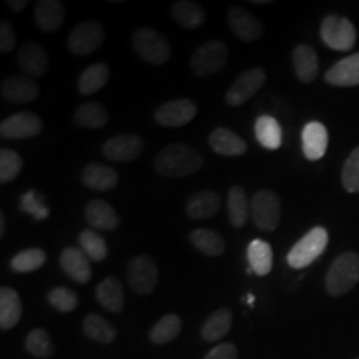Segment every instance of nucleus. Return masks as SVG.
<instances>
[{
  "mask_svg": "<svg viewBox=\"0 0 359 359\" xmlns=\"http://www.w3.org/2000/svg\"><path fill=\"white\" fill-rule=\"evenodd\" d=\"M205 158L195 148L185 143H173L160 151L155 158V170L161 177L183 178L203 167Z\"/></svg>",
  "mask_w": 359,
  "mask_h": 359,
  "instance_id": "f257e3e1",
  "label": "nucleus"
},
{
  "mask_svg": "<svg viewBox=\"0 0 359 359\" xmlns=\"http://www.w3.org/2000/svg\"><path fill=\"white\" fill-rule=\"evenodd\" d=\"M359 283V255L346 251L331 263L325 278L327 294L343 296Z\"/></svg>",
  "mask_w": 359,
  "mask_h": 359,
  "instance_id": "f03ea898",
  "label": "nucleus"
},
{
  "mask_svg": "<svg viewBox=\"0 0 359 359\" xmlns=\"http://www.w3.org/2000/svg\"><path fill=\"white\" fill-rule=\"evenodd\" d=\"M133 48L142 60L154 65L167 64L172 57V47L163 34L151 27H142L133 34Z\"/></svg>",
  "mask_w": 359,
  "mask_h": 359,
  "instance_id": "7ed1b4c3",
  "label": "nucleus"
},
{
  "mask_svg": "<svg viewBox=\"0 0 359 359\" xmlns=\"http://www.w3.org/2000/svg\"><path fill=\"white\" fill-rule=\"evenodd\" d=\"M327 241H330V235H327L326 228H313L290 250L288 257H286L288 264L294 269L309 266V264L316 262L325 253Z\"/></svg>",
  "mask_w": 359,
  "mask_h": 359,
  "instance_id": "20e7f679",
  "label": "nucleus"
},
{
  "mask_svg": "<svg viewBox=\"0 0 359 359\" xmlns=\"http://www.w3.org/2000/svg\"><path fill=\"white\" fill-rule=\"evenodd\" d=\"M251 219L262 231L276 230L281 222L280 196L271 190H259L250 201Z\"/></svg>",
  "mask_w": 359,
  "mask_h": 359,
  "instance_id": "39448f33",
  "label": "nucleus"
},
{
  "mask_svg": "<svg viewBox=\"0 0 359 359\" xmlns=\"http://www.w3.org/2000/svg\"><path fill=\"white\" fill-rule=\"evenodd\" d=\"M228 62V47L218 40H210L200 45L190 58V67L193 74L198 77H210L224 69Z\"/></svg>",
  "mask_w": 359,
  "mask_h": 359,
  "instance_id": "423d86ee",
  "label": "nucleus"
},
{
  "mask_svg": "<svg viewBox=\"0 0 359 359\" xmlns=\"http://www.w3.org/2000/svg\"><path fill=\"white\" fill-rule=\"evenodd\" d=\"M321 40L333 50L348 52L356 43L358 34L351 20L341 15H327L321 22Z\"/></svg>",
  "mask_w": 359,
  "mask_h": 359,
  "instance_id": "0eeeda50",
  "label": "nucleus"
},
{
  "mask_svg": "<svg viewBox=\"0 0 359 359\" xmlns=\"http://www.w3.org/2000/svg\"><path fill=\"white\" fill-rule=\"evenodd\" d=\"M105 40V30L98 20L88 19L80 22V24L72 30L69 39H67V47L74 55H88L102 47Z\"/></svg>",
  "mask_w": 359,
  "mask_h": 359,
  "instance_id": "6e6552de",
  "label": "nucleus"
},
{
  "mask_svg": "<svg viewBox=\"0 0 359 359\" xmlns=\"http://www.w3.org/2000/svg\"><path fill=\"white\" fill-rule=\"evenodd\" d=\"M128 285L135 293L150 294L158 283V268L155 259L148 255L133 257L127 264Z\"/></svg>",
  "mask_w": 359,
  "mask_h": 359,
  "instance_id": "1a4fd4ad",
  "label": "nucleus"
},
{
  "mask_svg": "<svg viewBox=\"0 0 359 359\" xmlns=\"http://www.w3.org/2000/svg\"><path fill=\"white\" fill-rule=\"evenodd\" d=\"M264 82H266V72L259 69V67H257V69H248L228 88L226 95H224V102L230 107L245 105L246 102L257 95Z\"/></svg>",
  "mask_w": 359,
  "mask_h": 359,
  "instance_id": "9d476101",
  "label": "nucleus"
},
{
  "mask_svg": "<svg viewBox=\"0 0 359 359\" xmlns=\"http://www.w3.org/2000/svg\"><path fill=\"white\" fill-rule=\"evenodd\" d=\"M42 118L32 111H19L7 116L0 123V135L8 140H24V138H34L42 132Z\"/></svg>",
  "mask_w": 359,
  "mask_h": 359,
  "instance_id": "9b49d317",
  "label": "nucleus"
},
{
  "mask_svg": "<svg viewBox=\"0 0 359 359\" xmlns=\"http://www.w3.org/2000/svg\"><path fill=\"white\" fill-rule=\"evenodd\" d=\"M145 150V143L138 135L123 133L111 137L102 147V154L110 161H132Z\"/></svg>",
  "mask_w": 359,
  "mask_h": 359,
  "instance_id": "f8f14e48",
  "label": "nucleus"
},
{
  "mask_svg": "<svg viewBox=\"0 0 359 359\" xmlns=\"http://www.w3.org/2000/svg\"><path fill=\"white\" fill-rule=\"evenodd\" d=\"M196 116V105L190 98H177L158 107L155 111L156 123L161 127H185Z\"/></svg>",
  "mask_w": 359,
  "mask_h": 359,
  "instance_id": "ddd939ff",
  "label": "nucleus"
},
{
  "mask_svg": "<svg viewBox=\"0 0 359 359\" xmlns=\"http://www.w3.org/2000/svg\"><path fill=\"white\" fill-rule=\"evenodd\" d=\"M228 24L233 34L243 42H255L263 35L262 22L245 7H231L228 12Z\"/></svg>",
  "mask_w": 359,
  "mask_h": 359,
  "instance_id": "4468645a",
  "label": "nucleus"
},
{
  "mask_svg": "<svg viewBox=\"0 0 359 359\" xmlns=\"http://www.w3.org/2000/svg\"><path fill=\"white\" fill-rule=\"evenodd\" d=\"M20 70L29 77L40 79L47 74L48 70V55L40 43L29 42L20 47L19 55H17Z\"/></svg>",
  "mask_w": 359,
  "mask_h": 359,
  "instance_id": "2eb2a0df",
  "label": "nucleus"
},
{
  "mask_svg": "<svg viewBox=\"0 0 359 359\" xmlns=\"http://www.w3.org/2000/svg\"><path fill=\"white\" fill-rule=\"evenodd\" d=\"M65 19V6L58 0H40L35 4L34 20L43 34H53Z\"/></svg>",
  "mask_w": 359,
  "mask_h": 359,
  "instance_id": "dca6fc26",
  "label": "nucleus"
},
{
  "mask_svg": "<svg viewBox=\"0 0 359 359\" xmlns=\"http://www.w3.org/2000/svg\"><path fill=\"white\" fill-rule=\"evenodd\" d=\"M60 266L65 275L74 281L85 285L92 278V268H90V258L83 253L82 248L67 246L60 255Z\"/></svg>",
  "mask_w": 359,
  "mask_h": 359,
  "instance_id": "f3484780",
  "label": "nucleus"
},
{
  "mask_svg": "<svg viewBox=\"0 0 359 359\" xmlns=\"http://www.w3.org/2000/svg\"><path fill=\"white\" fill-rule=\"evenodd\" d=\"M85 218L88 224L100 231H114L120 226V218L116 210L103 200H92L85 206Z\"/></svg>",
  "mask_w": 359,
  "mask_h": 359,
  "instance_id": "a211bd4d",
  "label": "nucleus"
},
{
  "mask_svg": "<svg viewBox=\"0 0 359 359\" xmlns=\"http://www.w3.org/2000/svg\"><path fill=\"white\" fill-rule=\"evenodd\" d=\"M325 82L333 87H356L359 85V52L353 53L325 74Z\"/></svg>",
  "mask_w": 359,
  "mask_h": 359,
  "instance_id": "6ab92c4d",
  "label": "nucleus"
},
{
  "mask_svg": "<svg viewBox=\"0 0 359 359\" xmlns=\"http://www.w3.org/2000/svg\"><path fill=\"white\" fill-rule=\"evenodd\" d=\"M293 67L299 82H314L318 74H320V60H318L316 50L306 43L296 45L293 50Z\"/></svg>",
  "mask_w": 359,
  "mask_h": 359,
  "instance_id": "aec40b11",
  "label": "nucleus"
},
{
  "mask_svg": "<svg viewBox=\"0 0 359 359\" xmlns=\"http://www.w3.org/2000/svg\"><path fill=\"white\" fill-rule=\"evenodd\" d=\"M303 154L308 160L316 161L325 156L327 150V130L321 122H309L303 128Z\"/></svg>",
  "mask_w": 359,
  "mask_h": 359,
  "instance_id": "412c9836",
  "label": "nucleus"
},
{
  "mask_svg": "<svg viewBox=\"0 0 359 359\" xmlns=\"http://www.w3.org/2000/svg\"><path fill=\"white\" fill-rule=\"evenodd\" d=\"M208 143L213 148V151L223 156H240L248 150V145L240 135L223 127L213 130L208 138Z\"/></svg>",
  "mask_w": 359,
  "mask_h": 359,
  "instance_id": "4be33fe9",
  "label": "nucleus"
},
{
  "mask_svg": "<svg viewBox=\"0 0 359 359\" xmlns=\"http://www.w3.org/2000/svg\"><path fill=\"white\" fill-rule=\"evenodd\" d=\"M82 183L97 191H110L118 185V173L109 165L88 163L82 172Z\"/></svg>",
  "mask_w": 359,
  "mask_h": 359,
  "instance_id": "5701e85b",
  "label": "nucleus"
},
{
  "mask_svg": "<svg viewBox=\"0 0 359 359\" xmlns=\"http://www.w3.org/2000/svg\"><path fill=\"white\" fill-rule=\"evenodd\" d=\"M222 206V196L217 191L205 190L191 195L187 201V215L191 219L212 218Z\"/></svg>",
  "mask_w": 359,
  "mask_h": 359,
  "instance_id": "b1692460",
  "label": "nucleus"
},
{
  "mask_svg": "<svg viewBox=\"0 0 359 359\" xmlns=\"http://www.w3.org/2000/svg\"><path fill=\"white\" fill-rule=\"evenodd\" d=\"M2 97L15 103H29L39 97V87L32 79L8 77L0 87Z\"/></svg>",
  "mask_w": 359,
  "mask_h": 359,
  "instance_id": "393cba45",
  "label": "nucleus"
},
{
  "mask_svg": "<svg viewBox=\"0 0 359 359\" xmlns=\"http://www.w3.org/2000/svg\"><path fill=\"white\" fill-rule=\"evenodd\" d=\"M22 318V299L15 290L2 286L0 290V327L4 331L19 325Z\"/></svg>",
  "mask_w": 359,
  "mask_h": 359,
  "instance_id": "a878e982",
  "label": "nucleus"
},
{
  "mask_svg": "<svg viewBox=\"0 0 359 359\" xmlns=\"http://www.w3.org/2000/svg\"><path fill=\"white\" fill-rule=\"evenodd\" d=\"M97 299L107 311L110 313H122L125 306V294L123 286L116 278H105L100 285L97 286Z\"/></svg>",
  "mask_w": 359,
  "mask_h": 359,
  "instance_id": "bb28decb",
  "label": "nucleus"
},
{
  "mask_svg": "<svg viewBox=\"0 0 359 359\" xmlns=\"http://www.w3.org/2000/svg\"><path fill=\"white\" fill-rule=\"evenodd\" d=\"M172 15L177 20V24L183 29L195 30L205 24L206 13L203 7L196 2L190 0H182V2H175L172 6Z\"/></svg>",
  "mask_w": 359,
  "mask_h": 359,
  "instance_id": "cd10ccee",
  "label": "nucleus"
},
{
  "mask_svg": "<svg viewBox=\"0 0 359 359\" xmlns=\"http://www.w3.org/2000/svg\"><path fill=\"white\" fill-rule=\"evenodd\" d=\"M233 325V314L230 309L219 308L215 311L201 327V338L206 343H215V341L223 339L230 333Z\"/></svg>",
  "mask_w": 359,
  "mask_h": 359,
  "instance_id": "c85d7f7f",
  "label": "nucleus"
},
{
  "mask_svg": "<svg viewBox=\"0 0 359 359\" xmlns=\"http://www.w3.org/2000/svg\"><path fill=\"white\" fill-rule=\"evenodd\" d=\"M255 135L262 147L268 150H278L283 143V130L276 118L269 115H262L255 123Z\"/></svg>",
  "mask_w": 359,
  "mask_h": 359,
  "instance_id": "c756f323",
  "label": "nucleus"
},
{
  "mask_svg": "<svg viewBox=\"0 0 359 359\" xmlns=\"http://www.w3.org/2000/svg\"><path fill=\"white\" fill-rule=\"evenodd\" d=\"M74 122L80 128L97 130L105 127L109 122V114H107L105 107H102L97 102L82 103L77 110H75Z\"/></svg>",
  "mask_w": 359,
  "mask_h": 359,
  "instance_id": "7c9ffc66",
  "label": "nucleus"
},
{
  "mask_svg": "<svg viewBox=\"0 0 359 359\" xmlns=\"http://www.w3.org/2000/svg\"><path fill=\"white\" fill-rule=\"evenodd\" d=\"M190 241L200 253L206 257H219L224 253L223 236L210 228H198L190 233Z\"/></svg>",
  "mask_w": 359,
  "mask_h": 359,
  "instance_id": "2f4dec72",
  "label": "nucleus"
},
{
  "mask_svg": "<svg viewBox=\"0 0 359 359\" xmlns=\"http://www.w3.org/2000/svg\"><path fill=\"white\" fill-rule=\"evenodd\" d=\"M228 217L235 228L245 226L248 222V217H251L250 201L246 196V191L241 187H231L228 191Z\"/></svg>",
  "mask_w": 359,
  "mask_h": 359,
  "instance_id": "473e14b6",
  "label": "nucleus"
},
{
  "mask_svg": "<svg viewBox=\"0 0 359 359\" xmlns=\"http://www.w3.org/2000/svg\"><path fill=\"white\" fill-rule=\"evenodd\" d=\"M110 79V69L107 64H93L83 70L79 79V92L82 95H93L105 87Z\"/></svg>",
  "mask_w": 359,
  "mask_h": 359,
  "instance_id": "72a5a7b5",
  "label": "nucleus"
},
{
  "mask_svg": "<svg viewBox=\"0 0 359 359\" xmlns=\"http://www.w3.org/2000/svg\"><path fill=\"white\" fill-rule=\"evenodd\" d=\"M83 333L87 338L102 344H110L116 339L115 326L95 313H90L83 320Z\"/></svg>",
  "mask_w": 359,
  "mask_h": 359,
  "instance_id": "f704fd0d",
  "label": "nucleus"
},
{
  "mask_svg": "<svg viewBox=\"0 0 359 359\" xmlns=\"http://www.w3.org/2000/svg\"><path fill=\"white\" fill-rule=\"evenodd\" d=\"M250 268L258 276H266L273 268V250L269 243L263 240H253L248 246Z\"/></svg>",
  "mask_w": 359,
  "mask_h": 359,
  "instance_id": "c9c22d12",
  "label": "nucleus"
},
{
  "mask_svg": "<svg viewBox=\"0 0 359 359\" xmlns=\"http://www.w3.org/2000/svg\"><path fill=\"white\" fill-rule=\"evenodd\" d=\"M180 331H182V320H180V316L175 313H168L151 327L148 338L154 344H167L178 338Z\"/></svg>",
  "mask_w": 359,
  "mask_h": 359,
  "instance_id": "e433bc0d",
  "label": "nucleus"
},
{
  "mask_svg": "<svg viewBox=\"0 0 359 359\" xmlns=\"http://www.w3.org/2000/svg\"><path fill=\"white\" fill-rule=\"evenodd\" d=\"M25 349L34 358L47 359L55 351V346H53V341L47 331L42 330V327H35V330L27 334Z\"/></svg>",
  "mask_w": 359,
  "mask_h": 359,
  "instance_id": "4c0bfd02",
  "label": "nucleus"
},
{
  "mask_svg": "<svg viewBox=\"0 0 359 359\" xmlns=\"http://www.w3.org/2000/svg\"><path fill=\"white\" fill-rule=\"evenodd\" d=\"M79 245L82 246L83 253L93 262H103L109 255V246H107L105 238L93 230H83L80 233Z\"/></svg>",
  "mask_w": 359,
  "mask_h": 359,
  "instance_id": "58836bf2",
  "label": "nucleus"
},
{
  "mask_svg": "<svg viewBox=\"0 0 359 359\" xmlns=\"http://www.w3.org/2000/svg\"><path fill=\"white\" fill-rule=\"evenodd\" d=\"M45 262H47V255L43 250L30 248L15 255L11 262V268L15 273H32L35 269L42 268Z\"/></svg>",
  "mask_w": 359,
  "mask_h": 359,
  "instance_id": "ea45409f",
  "label": "nucleus"
},
{
  "mask_svg": "<svg viewBox=\"0 0 359 359\" xmlns=\"http://www.w3.org/2000/svg\"><path fill=\"white\" fill-rule=\"evenodd\" d=\"M47 302L50 303V306L55 308L57 311L72 313L75 308L79 306V296L75 291H72L70 288H65V286H57V288L48 291Z\"/></svg>",
  "mask_w": 359,
  "mask_h": 359,
  "instance_id": "a19ab883",
  "label": "nucleus"
},
{
  "mask_svg": "<svg viewBox=\"0 0 359 359\" xmlns=\"http://www.w3.org/2000/svg\"><path fill=\"white\" fill-rule=\"evenodd\" d=\"M341 183L348 193H359V147L354 148L341 172Z\"/></svg>",
  "mask_w": 359,
  "mask_h": 359,
  "instance_id": "79ce46f5",
  "label": "nucleus"
},
{
  "mask_svg": "<svg viewBox=\"0 0 359 359\" xmlns=\"http://www.w3.org/2000/svg\"><path fill=\"white\" fill-rule=\"evenodd\" d=\"M22 172V158L13 150H0V183H8L15 180Z\"/></svg>",
  "mask_w": 359,
  "mask_h": 359,
  "instance_id": "37998d69",
  "label": "nucleus"
},
{
  "mask_svg": "<svg viewBox=\"0 0 359 359\" xmlns=\"http://www.w3.org/2000/svg\"><path fill=\"white\" fill-rule=\"evenodd\" d=\"M20 210L25 213H30L35 219H43L48 217V213H50V210H48L47 203H45V200L42 196L39 195L37 191L30 190L27 191L24 196L20 198Z\"/></svg>",
  "mask_w": 359,
  "mask_h": 359,
  "instance_id": "c03bdc74",
  "label": "nucleus"
},
{
  "mask_svg": "<svg viewBox=\"0 0 359 359\" xmlns=\"http://www.w3.org/2000/svg\"><path fill=\"white\" fill-rule=\"evenodd\" d=\"M17 45V34L13 25L8 20L0 24V52L11 53Z\"/></svg>",
  "mask_w": 359,
  "mask_h": 359,
  "instance_id": "a18cd8bd",
  "label": "nucleus"
},
{
  "mask_svg": "<svg viewBox=\"0 0 359 359\" xmlns=\"http://www.w3.org/2000/svg\"><path fill=\"white\" fill-rule=\"evenodd\" d=\"M205 359H238V348L233 343H219Z\"/></svg>",
  "mask_w": 359,
  "mask_h": 359,
  "instance_id": "49530a36",
  "label": "nucleus"
},
{
  "mask_svg": "<svg viewBox=\"0 0 359 359\" xmlns=\"http://www.w3.org/2000/svg\"><path fill=\"white\" fill-rule=\"evenodd\" d=\"M7 7H8V11H11V12L19 13V12L24 11L25 7H29V2H27V0H8Z\"/></svg>",
  "mask_w": 359,
  "mask_h": 359,
  "instance_id": "de8ad7c7",
  "label": "nucleus"
},
{
  "mask_svg": "<svg viewBox=\"0 0 359 359\" xmlns=\"http://www.w3.org/2000/svg\"><path fill=\"white\" fill-rule=\"evenodd\" d=\"M6 233V217H4V213L0 215V236Z\"/></svg>",
  "mask_w": 359,
  "mask_h": 359,
  "instance_id": "09e8293b",
  "label": "nucleus"
},
{
  "mask_svg": "<svg viewBox=\"0 0 359 359\" xmlns=\"http://www.w3.org/2000/svg\"><path fill=\"white\" fill-rule=\"evenodd\" d=\"M356 359H359V358H356Z\"/></svg>",
  "mask_w": 359,
  "mask_h": 359,
  "instance_id": "8fccbe9b",
  "label": "nucleus"
}]
</instances>
